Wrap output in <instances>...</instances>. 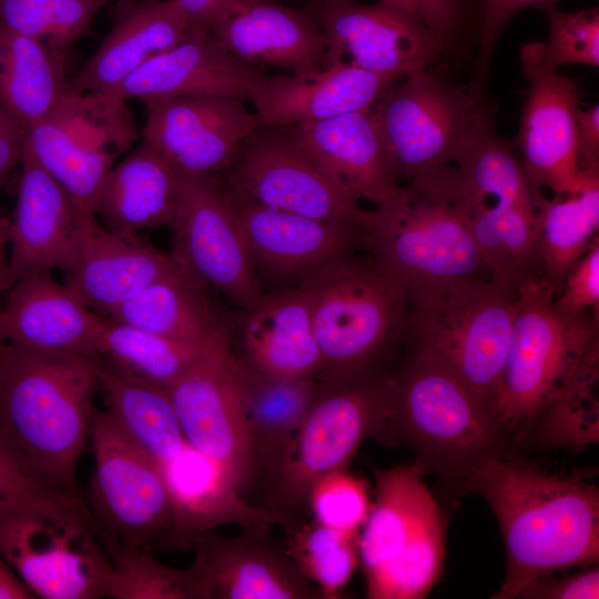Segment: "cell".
Returning a JSON list of instances; mask_svg holds the SVG:
<instances>
[{"label": "cell", "instance_id": "27", "mask_svg": "<svg viewBox=\"0 0 599 599\" xmlns=\"http://www.w3.org/2000/svg\"><path fill=\"white\" fill-rule=\"evenodd\" d=\"M264 73L233 57L210 29L196 28L108 93L123 100L222 95L250 100Z\"/></svg>", "mask_w": 599, "mask_h": 599}, {"label": "cell", "instance_id": "5", "mask_svg": "<svg viewBox=\"0 0 599 599\" xmlns=\"http://www.w3.org/2000/svg\"><path fill=\"white\" fill-rule=\"evenodd\" d=\"M392 377L384 443L406 444L426 471L461 487L486 458L508 451L496 417L451 372L412 349Z\"/></svg>", "mask_w": 599, "mask_h": 599}, {"label": "cell", "instance_id": "52", "mask_svg": "<svg viewBox=\"0 0 599 599\" xmlns=\"http://www.w3.org/2000/svg\"><path fill=\"white\" fill-rule=\"evenodd\" d=\"M40 487L43 486L31 476L0 438V501Z\"/></svg>", "mask_w": 599, "mask_h": 599}, {"label": "cell", "instance_id": "4", "mask_svg": "<svg viewBox=\"0 0 599 599\" xmlns=\"http://www.w3.org/2000/svg\"><path fill=\"white\" fill-rule=\"evenodd\" d=\"M301 286L322 355L318 380L345 382L387 372L407 344L412 305L370 254H352Z\"/></svg>", "mask_w": 599, "mask_h": 599}, {"label": "cell", "instance_id": "35", "mask_svg": "<svg viewBox=\"0 0 599 599\" xmlns=\"http://www.w3.org/2000/svg\"><path fill=\"white\" fill-rule=\"evenodd\" d=\"M106 318L173 339L204 343L226 323L209 290L180 265L114 309Z\"/></svg>", "mask_w": 599, "mask_h": 599}, {"label": "cell", "instance_id": "49", "mask_svg": "<svg viewBox=\"0 0 599 599\" xmlns=\"http://www.w3.org/2000/svg\"><path fill=\"white\" fill-rule=\"evenodd\" d=\"M589 567L564 577H555L554 573L539 577L528 583L517 598L598 599L599 569L597 565Z\"/></svg>", "mask_w": 599, "mask_h": 599}, {"label": "cell", "instance_id": "14", "mask_svg": "<svg viewBox=\"0 0 599 599\" xmlns=\"http://www.w3.org/2000/svg\"><path fill=\"white\" fill-rule=\"evenodd\" d=\"M138 138L123 101L104 91L67 93L28 129L24 148L88 215L116 159Z\"/></svg>", "mask_w": 599, "mask_h": 599}, {"label": "cell", "instance_id": "10", "mask_svg": "<svg viewBox=\"0 0 599 599\" xmlns=\"http://www.w3.org/2000/svg\"><path fill=\"white\" fill-rule=\"evenodd\" d=\"M392 407L390 373L324 384L278 470L265 484V508L284 526L304 520L313 486L347 469L367 438L383 441Z\"/></svg>", "mask_w": 599, "mask_h": 599}, {"label": "cell", "instance_id": "16", "mask_svg": "<svg viewBox=\"0 0 599 599\" xmlns=\"http://www.w3.org/2000/svg\"><path fill=\"white\" fill-rule=\"evenodd\" d=\"M221 176L271 207L363 230L367 221L369 210L336 187L286 126L258 125Z\"/></svg>", "mask_w": 599, "mask_h": 599}, {"label": "cell", "instance_id": "47", "mask_svg": "<svg viewBox=\"0 0 599 599\" xmlns=\"http://www.w3.org/2000/svg\"><path fill=\"white\" fill-rule=\"evenodd\" d=\"M399 9L428 28L446 45L459 35L473 18L480 22L481 0H377Z\"/></svg>", "mask_w": 599, "mask_h": 599}, {"label": "cell", "instance_id": "1", "mask_svg": "<svg viewBox=\"0 0 599 599\" xmlns=\"http://www.w3.org/2000/svg\"><path fill=\"white\" fill-rule=\"evenodd\" d=\"M501 530L506 573L494 599H514L535 579L599 559V489L578 473H550L512 453L493 455L463 481Z\"/></svg>", "mask_w": 599, "mask_h": 599}, {"label": "cell", "instance_id": "39", "mask_svg": "<svg viewBox=\"0 0 599 599\" xmlns=\"http://www.w3.org/2000/svg\"><path fill=\"white\" fill-rule=\"evenodd\" d=\"M213 337L182 342L105 317L95 359L132 379L169 389L196 364Z\"/></svg>", "mask_w": 599, "mask_h": 599}, {"label": "cell", "instance_id": "55", "mask_svg": "<svg viewBox=\"0 0 599 599\" xmlns=\"http://www.w3.org/2000/svg\"><path fill=\"white\" fill-rule=\"evenodd\" d=\"M9 288V217L0 211V294Z\"/></svg>", "mask_w": 599, "mask_h": 599}, {"label": "cell", "instance_id": "44", "mask_svg": "<svg viewBox=\"0 0 599 599\" xmlns=\"http://www.w3.org/2000/svg\"><path fill=\"white\" fill-rule=\"evenodd\" d=\"M372 502L366 481L345 469L316 481L311 490L308 511L312 519L325 526L358 534L368 518Z\"/></svg>", "mask_w": 599, "mask_h": 599}, {"label": "cell", "instance_id": "32", "mask_svg": "<svg viewBox=\"0 0 599 599\" xmlns=\"http://www.w3.org/2000/svg\"><path fill=\"white\" fill-rule=\"evenodd\" d=\"M94 53L67 83V93L108 92L193 29L174 0H139L114 16Z\"/></svg>", "mask_w": 599, "mask_h": 599}, {"label": "cell", "instance_id": "21", "mask_svg": "<svg viewBox=\"0 0 599 599\" xmlns=\"http://www.w3.org/2000/svg\"><path fill=\"white\" fill-rule=\"evenodd\" d=\"M245 102L222 95L146 101L141 143L182 173L221 175L244 139L258 126Z\"/></svg>", "mask_w": 599, "mask_h": 599}, {"label": "cell", "instance_id": "46", "mask_svg": "<svg viewBox=\"0 0 599 599\" xmlns=\"http://www.w3.org/2000/svg\"><path fill=\"white\" fill-rule=\"evenodd\" d=\"M558 0H481L479 22V55L474 75L467 87L471 94L483 99L489 65L496 44L509 21L522 9L537 7L547 9Z\"/></svg>", "mask_w": 599, "mask_h": 599}, {"label": "cell", "instance_id": "6", "mask_svg": "<svg viewBox=\"0 0 599 599\" xmlns=\"http://www.w3.org/2000/svg\"><path fill=\"white\" fill-rule=\"evenodd\" d=\"M0 554L34 598L108 597L110 559L82 497L40 487L1 500Z\"/></svg>", "mask_w": 599, "mask_h": 599}, {"label": "cell", "instance_id": "3", "mask_svg": "<svg viewBox=\"0 0 599 599\" xmlns=\"http://www.w3.org/2000/svg\"><path fill=\"white\" fill-rule=\"evenodd\" d=\"M364 232L365 248L413 311L458 283L490 277L450 164L413 177L396 201L369 210Z\"/></svg>", "mask_w": 599, "mask_h": 599}, {"label": "cell", "instance_id": "26", "mask_svg": "<svg viewBox=\"0 0 599 599\" xmlns=\"http://www.w3.org/2000/svg\"><path fill=\"white\" fill-rule=\"evenodd\" d=\"M20 166L17 203L9 217V287L26 275L63 271L88 216L26 148Z\"/></svg>", "mask_w": 599, "mask_h": 599}, {"label": "cell", "instance_id": "18", "mask_svg": "<svg viewBox=\"0 0 599 599\" xmlns=\"http://www.w3.org/2000/svg\"><path fill=\"white\" fill-rule=\"evenodd\" d=\"M167 390L183 435L193 448L220 465L240 493L257 479L234 379L227 323L196 364Z\"/></svg>", "mask_w": 599, "mask_h": 599}, {"label": "cell", "instance_id": "56", "mask_svg": "<svg viewBox=\"0 0 599 599\" xmlns=\"http://www.w3.org/2000/svg\"><path fill=\"white\" fill-rule=\"evenodd\" d=\"M138 1L139 0H114V2H115L114 16L121 13L122 11H124L125 9H128L129 7H131L132 4H134Z\"/></svg>", "mask_w": 599, "mask_h": 599}, {"label": "cell", "instance_id": "7", "mask_svg": "<svg viewBox=\"0 0 599 599\" xmlns=\"http://www.w3.org/2000/svg\"><path fill=\"white\" fill-rule=\"evenodd\" d=\"M376 496L357 548L369 599H422L440 576L447 519L418 463L375 470Z\"/></svg>", "mask_w": 599, "mask_h": 599}, {"label": "cell", "instance_id": "15", "mask_svg": "<svg viewBox=\"0 0 599 599\" xmlns=\"http://www.w3.org/2000/svg\"><path fill=\"white\" fill-rule=\"evenodd\" d=\"M169 229L170 254L209 291L222 294L236 309L250 308L261 300L264 293L221 175L180 172Z\"/></svg>", "mask_w": 599, "mask_h": 599}, {"label": "cell", "instance_id": "13", "mask_svg": "<svg viewBox=\"0 0 599 599\" xmlns=\"http://www.w3.org/2000/svg\"><path fill=\"white\" fill-rule=\"evenodd\" d=\"M389 165L400 183L455 162L491 116L467 87L427 70L389 87L370 106Z\"/></svg>", "mask_w": 599, "mask_h": 599}, {"label": "cell", "instance_id": "23", "mask_svg": "<svg viewBox=\"0 0 599 599\" xmlns=\"http://www.w3.org/2000/svg\"><path fill=\"white\" fill-rule=\"evenodd\" d=\"M179 264L138 234L105 227L83 217L67 266L64 284L92 311L108 317Z\"/></svg>", "mask_w": 599, "mask_h": 599}, {"label": "cell", "instance_id": "29", "mask_svg": "<svg viewBox=\"0 0 599 599\" xmlns=\"http://www.w3.org/2000/svg\"><path fill=\"white\" fill-rule=\"evenodd\" d=\"M286 128L334 185L357 203L365 200L379 207L402 195L404 186L389 165L370 108Z\"/></svg>", "mask_w": 599, "mask_h": 599}, {"label": "cell", "instance_id": "28", "mask_svg": "<svg viewBox=\"0 0 599 599\" xmlns=\"http://www.w3.org/2000/svg\"><path fill=\"white\" fill-rule=\"evenodd\" d=\"M158 466L173 506L169 548L194 546L200 537L224 525L241 529L284 526L275 512L245 502L224 469L187 441Z\"/></svg>", "mask_w": 599, "mask_h": 599}, {"label": "cell", "instance_id": "19", "mask_svg": "<svg viewBox=\"0 0 599 599\" xmlns=\"http://www.w3.org/2000/svg\"><path fill=\"white\" fill-rule=\"evenodd\" d=\"M521 70L529 84L517 135L519 158L530 182L555 195L578 192L587 177L577 155V115L581 91L544 61V42L520 50Z\"/></svg>", "mask_w": 599, "mask_h": 599}, {"label": "cell", "instance_id": "31", "mask_svg": "<svg viewBox=\"0 0 599 599\" xmlns=\"http://www.w3.org/2000/svg\"><path fill=\"white\" fill-rule=\"evenodd\" d=\"M210 30L247 65L281 68L291 74L312 73L324 65L326 39L309 7L246 0Z\"/></svg>", "mask_w": 599, "mask_h": 599}, {"label": "cell", "instance_id": "33", "mask_svg": "<svg viewBox=\"0 0 599 599\" xmlns=\"http://www.w3.org/2000/svg\"><path fill=\"white\" fill-rule=\"evenodd\" d=\"M234 379L254 451L257 479L262 478L266 484L283 465L319 393L321 382L317 377L265 375L235 354Z\"/></svg>", "mask_w": 599, "mask_h": 599}, {"label": "cell", "instance_id": "38", "mask_svg": "<svg viewBox=\"0 0 599 599\" xmlns=\"http://www.w3.org/2000/svg\"><path fill=\"white\" fill-rule=\"evenodd\" d=\"M98 363L106 410L156 464L186 443L167 389L132 379Z\"/></svg>", "mask_w": 599, "mask_h": 599}, {"label": "cell", "instance_id": "43", "mask_svg": "<svg viewBox=\"0 0 599 599\" xmlns=\"http://www.w3.org/2000/svg\"><path fill=\"white\" fill-rule=\"evenodd\" d=\"M111 564L108 598L199 599L192 567L166 566L153 552L115 546L103 547Z\"/></svg>", "mask_w": 599, "mask_h": 599}, {"label": "cell", "instance_id": "11", "mask_svg": "<svg viewBox=\"0 0 599 599\" xmlns=\"http://www.w3.org/2000/svg\"><path fill=\"white\" fill-rule=\"evenodd\" d=\"M517 295L518 288L490 277L468 280L449 287L430 305L413 311L409 322L408 349L451 372L494 416Z\"/></svg>", "mask_w": 599, "mask_h": 599}, {"label": "cell", "instance_id": "40", "mask_svg": "<svg viewBox=\"0 0 599 599\" xmlns=\"http://www.w3.org/2000/svg\"><path fill=\"white\" fill-rule=\"evenodd\" d=\"M599 338L536 418L530 433L541 446L585 449L599 439ZM528 435V437H529Z\"/></svg>", "mask_w": 599, "mask_h": 599}, {"label": "cell", "instance_id": "17", "mask_svg": "<svg viewBox=\"0 0 599 599\" xmlns=\"http://www.w3.org/2000/svg\"><path fill=\"white\" fill-rule=\"evenodd\" d=\"M223 182L261 287L298 286L365 247L358 226L271 207Z\"/></svg>", "mask_w": 599, "mask_h": 599}, {"label": "cell", "instance_id": "30", "mask_svg": "<svg viewBox=\"0 0 599 599\" xmlns=\"http://www.w3.org/2000/svg\"><path fill=\"white\" fill-rule=\"evenodd\" d=\"M399 80L339 62L306 74H263L250 100L258 125L283 128L369 109Z\"/></svg>", "mask_w": 599, "mask_h": 599}, {"label": "cell", "instance_id": "50", "mask_svg": "<svg viewBox=\"0 0 599 599\" xmlns=\"http://www.w3.org/2000/svg\"><path fill=\"white\" fill-rule=\"evenodd\" d=\"M28 126L0 105V186L8 173L20 164Z\"/></svg>", "mask_w": 599, "mask_h": 599}, {"label": "cell", "instance_id": "53", "mask_svg": "<svg viewBox=\"0 0 599 599\" xmlns=\"http://www.w3.org/2000/svg\"><path fill=\"white\" fill-rule=\"evenodd\" d=\"M193 29H211L246 0H174Z\"/></svg>", "mask_w": 599, "mask_h": 599}, {"label": "cell", "instance_id": "51", "mask_svg": "<svg viewBox=\"0 0 599 599\" xmlns=\"http://www.w3.org/2000/svg\"><path fill=\"white\" fill-rule=\"evenodd\" d=\"M577 155L582 171H599V105L579 109Z\"/></svg>", "mask_w": 599, "mask_h": 599}, {"label": "cell", "instance_id": "25", "mask_svg": "<svg viewBox=\"0 0 599 599\" xmlns=\"http://www.w3.org/2000/svg\"><path fill=\"white\" fill-rule=\"evenodd\" d=\"M0 306V342L97 358L105 317L87 306L51 272L26 275Z\"/></svg>", "mask_w": 599, "mask_h": 599}, {"label": "cell", "instance_id": "41", "mask_svg": "<svg viewBox=\"0 0 599 599\" xmlns=\"http://www.w3.org/2000/svg\"><path fill=\"white\" fill-rule=\"evenodd\" d=\"M285 549L322 598H338L358 564V534L338 530L314 519L284 527Z\"/></svg>", "mask_w": 599, "mask_h": 599}, {"label": "cell", "instance_id": "9", "mask_svg": "<svg viewBox=\"0 0 599 599\" xmlns=\"http://www.w3.org/2000/svg\"><path fill=\"white\" fill-rule=\"evenodd\" d=\"M554 297L541 277L518 285L511 342L495 406L500 427L516 441L528 438L540 412L599 338L598 312L566 314L555 306Z\"/></svg>", "mask_w": 599, "mask_h": 599}, {"label": "cell", "instance_id": "37", "mask_svg": "<svg viewBox=\"0 0 599 599\" xmlns=\"http://www.w3.org/2000/svg\"><path fill=\"white\" fill-rule=\"evenodd\" d=\"M538 257L541 278L555 292L598 238L599 173L590 174L571 194L547 199L536 191Z\"/></svg>", "mask_w": 599, "mask_h": 599}, {"label": "cell", "instance_id": "54", "mask_svg": "<svg viewBox=\"0 0 599 599\" xmlns=\"http://www.w3.org/2000/svg\"><path fill=\"white\" fill-rule=\"evenodd\" d=\"M31 591L0 554V599H30Z\"/></svg>", "mask_w": 599, "mask_h": 599}, {"label": "cell", "instance_id": "45", "mask_svg": "<svg viewBox=\"0 0 599 599\" xmlns=\"http://www.w3.org/2000/svg\"><path fill=\"white\" fill-rule=\"evenodd\" d=\"M549 40L544 42V61L554 70L568 64L599 65V10L561 11L545 9Z\"/></svg>", "mask_w": 599, "mask_h": 599}, {"label": "cell", "instance_id": "22", "mask_svg": "<svg viewBox=\"0 0 599 599\" xmlns=\"http://www.w3.org/2000/svg\"><path fill=\"white\" fill-rule=\"evenodd\" d=\"M234 537L214 531L194 544L191 565L199 599H319L271 528L241 529Z\"/></svg>", "mask_w": 599, "mask_h": 599}, {"label": "cell", "instance_id": "48", "mask_svg": "<svg viewBox=\"0 0 599 599\" xmlns=\"http://www.w3.org/2000/svg\"><path fill=\"white\" fill-rule=\"evenodd\" d=\"M554 303L559 311L571 315L599 312V238L570 270Z\"/></svg>", "mask_w": 599, "mask_h": 599}, {"label": "cell", "instance_id": "8", "mask_svg": "<svg viewBox=\"0 0 599 599\" xmlns=\"http://www.w3.org/2000/svg\"><path fill=\"white\" fill-rule=\"evenodd\" d=\"M473 237L490 278L506 286L541 277L535 186L494 122L483 125L456 161Z\"/></svg>", "mask_w": 599, "mask_h": 599}, {"label": "cell", "instance_id": "34", "mask_svg": "<svg viewBox=\"0 0 599 599\" xmlns=\"http://www.w3.org/2000/svg\"><path fill=\"white\" fill-rule=\"evenodd\" d=\"M180 172L140 143L106 174L93 206L105 227L129 234L169 227L177 197Z\"/></svg>", "mask_w": 599, "mask_h": 599}, {"label": "cell", "instance_id": "2", "mask_svg": "<svg viewBox=\"0 0 599 599\" xmlns=\"http://www.w3.org/2000/svg\"><path fill=\"white\" fill-rule=\"evenodd\" d=\"M100 389L95 358L0 342V438L41 486L81 497L78 465Z\"/></svg>", "mask_w": 599, "mask_h": 599}, {"label": "cell", "instance_id": "24", "mask_svg": "<svg viewBox=\"0 0 599 599\" xmlns=\"http://www.w3.org/2000/svg\"><path fill=\"white\" fill-rule=\"evenodd\" d=\"M226 322L234 354L253 369L276 377L318 378L322 355L301 285L268 291Z\"/></svg>", "mask_w": 599, "mask_h": 599}, {"label": "cell", "instance_id": "36", "mask_svg": "<svg viewBox=\"0 0 599 599\" xmlns=\"http://www.w3.org/2000/svg\"><path fill=\"white\" fill-rule=\"evenodd\" d=\"M65 64L44 42L0 26V105L29 129L67 94Z\"/></svg>", "mask_w": 599, "mask_h": 599}, {"label": "cell", "instance_id": "20", "mask_svg": "<svg viewBox=\"0 0 599 599\" xmlns=\"http://www.w3.org/2000/svg\"><path fill=\"white\" fill-rule=\"evenodd\" d=\"M326 39L324 65L349 63L403 79L427 67L447 45L422 22L394 7L356 0H312Z\"/></svg>", "mask_w": 599, "mask_h": 599}, {"label": "cell", "instance_id": "42", "mask_svg": "<svg viewBox=\"0 0 599 599\" xmlns=\"http://www.w3.org/2000/svg\"><path fill=\"white\" fill-rule=\"evenodd\" d=\"M114 0H0V26L44 42L65 60Z\"/></svg>", "mask_w": 599, "mask_h": 599}, {"label": "cell", "instance_id": "12", "mask_svg": "<svg viewBox=\"0 0 599 599\" xmlns=\"http://www.w3.org/2000/svg\"><path fill=\"white\" fill-rule=\"evenodd\" d=\"M89 443L94 469L87 508L102 546L169 548L173 506L158 464L106 409H94Z\"/></svg>", "mask_w": 599, "mask_h": 599}]
</instances>
